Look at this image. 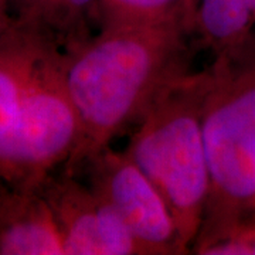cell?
<instances>
[{
	"instance_id": "ba28073f",
	"label": "cell",
	"mask_w": 255,
	"mask_h": 255,
	"mask_svg": "<svg viewBox=\"0 0 255 255\" xmlns=\"http://www.w3.org/2000/svg\"><path fill=\"white\" fill-rule=\"evenodd\" d=\"M0 255H64L60 230L40 191L0 186Z\"/></svg>"
},
{
	"instance_id": "30bf717a",
	"label": "cell",
	"mask_w": 255,
	"mask_h": 255,
	"mask_svg": "<svg viewBox=\"0 0 255 255\" xmlns=\"http://www.w3.org/2000/svg\"><path fill=\"white\" fill-rule=\"evenodd\" d=\"M196 6L197 0H98L95 24L180 23L193 31Z\"/></svg>"
},
{
	"instance_id": "4fadbf2b",
	"label": "cell",
	"mask_w": 255,
	"mask_h": 255,
	"mask_svg": "<svg viewBox=\"0 0 255 255\" xmlns=\"http://www.w3.org/2000/svg\"><path fill=\"white\" fill-rule=\"evenodd\" d=\"M244 221H255V203L254 206H253V209H251V211H250V214L247 216V219L244 220ZM243 221V223H244Z\"/></svg>"
},
{
	"instance_id": "5bb4252c",
	"label": "cell",
	"mask_w": 255,
	"mask_h": 255,
	"mask_svg": "<svg viewBox=\"0 0 255 255\" xmlns=\"http://www.w3.org/2000/svg\"><path fill=\"white\" fill-rule=\"evenodd\" d=\"M3 183H4V182H3V180H1V179H0V186H1V184H3Z\"/></svg>"
},
{
	"instance_id": "6da1fadb",
	"label": "cell",
	"mask_w": 255,
	"mask_h": 255,
	"mask_svg": "<svg viewBox=\"0 0 255 255\" xmlns=\"http://www.w3.org/2000/svg\"><path fill=\"white\" fill-rule=\"evenodd\" d=\"M193 31L180 23H121L100 27L63 50L78 139L61 170L73 176L136 125L167 82L190 70Z\"/></svg>"
},
{
	"instance_id": "9c48e42d",
	"label": "cell",
	"mask_w": 255,
	"mask_h": 255,
	"mask_svg": "<svg viewBox=\"0 0 255 255\" xmlns=\"http://www.w3.org/2000/svg\"><path fill=\"white\" fill-rule=\"evenodd\" d=\"M255 33V0H197L193 38L213 57Z\"/></svg>"
},
{
	"instance_id": "8992f818",
	"label": "cell",
	"mask_w": 255,
	"mask_h": 255,
	"mask_svg": "<svg viewBox=\"0 0 255 255\" xmlns=\"http://www.w3.org/2000/svg\"><path fill=\"white\" fill-rule=\"evenodd\" d=\"M53 211L64 255H143L107 200L77 176L50 174L40 187Z\"/></svg>"
},
{
	"instance_id": "3957f363",
	"label": "cell",
	"mask_w": 255,
	"mask_h": 255,
	"mask_svg": "<svg viewBox=\"0 0 255 255\" xmlns=\"http://www.w3.org/2000/svg\"><path fill=\"white\" fill-rule=\"evenodd\" d=\"M207 68L167 82L135 125L125 149L162 194L184 254H191L209 200L203 105Z\"/></svg>"
},
{
	"instance_id": "5b68a950",
	"label": "cell",
	"mask_w": 255,
	"mask_h": 255,
	"mask_svg": "<svg viewBox=\"0 0 255 255\" xmlns=\"http://www.w3.org/2000/svg\"><path fill=\"white\" fill-rule=\"evenodd\" d=\"M140 246L143 255H182L179 233L162 194L125 150L107 147L84 170Z\"/></svg>"
},
{
	"instance_id": "7c38bea8",
	"label": "cell",
	"mask_w": 255,
	"mask_h": 255,
	"mask_svg": "<svg viewBox=\"0 0 255 255\" xmlns=\"http://www.w3.org/2000/svg\"><path fill=\"white\" fill-rule=\"evenodd\" d=\"M13 24V17L10 14L9 0H0V36H3Z\"/></svg>"
},
{
	"instance_id": "7a4b0ae2",
	"label": "cell",
	"mask_w": 255,
	"mask_h": 255,
	"mask_svg": "<svg viewBox=\"0 0 255 255\" xmlns=\"http://www.w3.org/2000/svg\"><path fill=\"white\" fill-rule=\"evenodd\" d=\"M207 68L203 132L209 200L191 254L226 236L255 203V33Z\"/></svg>"
},
{
	"instance_id": "52a82bcc",
	"label": "cell",
	"mask_w": 255,
	"mask_h": 255,
	"mask_svg": "<svg viewBox=\"0 0 255 255\" xmlns=\"http://www.w3.org/2000/svg\"><path fill=\"white\" fill-rule=\"evenodd\" d=\"M54 43L34 28L16 23L0 36V179L9 169L24 90L38 57Z\"/></svg>"
},
{
	"instance_id": "277c9868",
	"label": "cell",
	"mask_w": 255,
	"mask_h": 255,
	"mask_svg": "<svg viewBox=\"0 0 255 255\" xmlns=\"http://www.w3.org/2000/svg\"><path fill=\"white\" fill-rule=\"evenodd\" d=\"M78 139V118L67 90L63 50L47 44L24 90L4 183L40 190L70 159Z\"/></svg>"
},
{
	"instance_id": "8fae6325",
	"label": "cell",
	"mask_w": 255,
	"mask_h": 255,
	"mask_svg": "<svg viewBox=\"0 0 255 255\" xmlns=\"http://www.w3.org/2000/svg\"><path fill=\"white\" fill-rule=\"evenodd\" d=\"M98 0H46V34L61 50L91 37Z\"/></svg>"
}]
</instances>
